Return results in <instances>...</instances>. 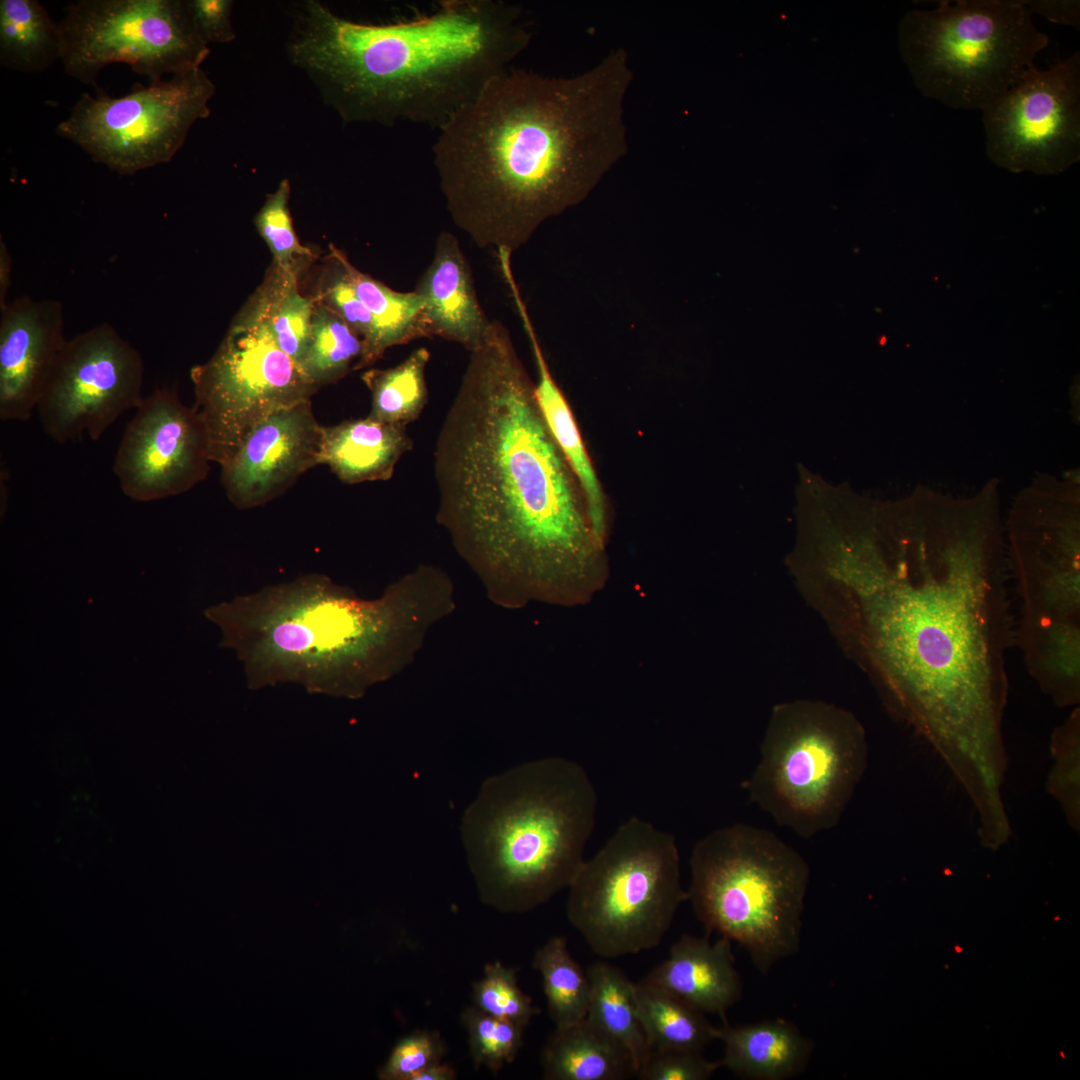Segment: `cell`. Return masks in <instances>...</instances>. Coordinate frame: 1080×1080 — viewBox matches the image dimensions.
Segmentation results:
<instances>
[{
	"label": "cell",
	"mask_w": 1080,
	"mask_h": 1080,
	"mask_svg": "<svg viewBox=\"0 0 1080 1080\" xmlns=\"http://www.w3.org/2000/svg\"><path fill=\"white\" fill-rule=\"evenodd\" d=\"M792 561L888 710L966 791L998 787L1015 617L995 487L857 498L818 519Z\"/></svg>",
	"instance_id": "obj_1"
},
{
	"label": "cell",
	"mask_w": 1080,
	"mask_h": 1080,
	"mask_svg": "<svg viewBox=\"0 0 1080 1080\" xmlns=\"http://www.w3.org/2000/svg\"><path fill=\"white\" fill-rule=\"evenodd\" d=\"M437 521L490 598L556 596L602 563L581 486L507 328L470 351L434 449Z\"/></svg>",
	"instance_id": "obj_2"
},
{
	"label": "cell",
	"mask_w": 1080,
	"mask_h": 1080,
	"mask_svg": "<svg viewBox=\"0 0 1080 1080\" xmlns=\"http://www.w3.org/2000/svg\"><path fill=\"white\" fill-rule=\"evenodd\" d=\"M628 55L572 77L510 70L442 127L434 165L453 223L478 247L511 253L582 202L625 155Z\"/></svg>",
	"instance_id": "obj_3"
},
{
	"label": "cell",
	"mask_w": 1080,
	"mask_h": 1080,
	"mask_svg": "<svg viewBox=\"0 0 1080 1080\" xmlns=\"http://www.w3.org/2000/svg\"><path fill=\"white\" fill-rule=\"evenodd\" d=\"M521 14L502 0H446L419 18L364 24L309 0L287 50L345 122L439 129L527 48Z\"/></svg>",
	"instance_id": "obj_4"
},
{
	"label": "cell",
	"mask_w": 1080,
	"mask_h": 1080,
	"mask_svg": "<svg viewBox=\"0 0 1080 1080\" xmlns=\"http://www.w3.org/2000/svg\"><path fill=\"white\" fill-rule=\"evenodd\" d=\"M454 609L439 568L421 566L375 599L320 573L267 585L212 606L206 617L233 650L251 688L281 682L357 698L414 658L429 629Z\"/></svg>",
	"instance_id": "obj_5"
},
{
	"label": "cell",
	"mask_w": 1080,
	"mask_h": 1080,
	"mask_svg": "<svg viewBox=\"0 0 1080 1080\" xmlns=\"http://www.w3.org/2000/svg\"><path fill=\"white\" fill-rule=\"evenodd\" d=\"M597 804L584 768L559 756L486 779L461 821L481 902L526 913L568 888L585 861Z\"/></svg>",
	"instance_id": "obj_6"
},
{
	"label": "cell",
	"mask_w": 1080,
	"mask_h": 1080,
	"mask_svg": "<svg viewBox=\"0 0 1080 1080\" xmlns=\"http://www.w3.org/2000/svg\"><path fill=\"white\" fill-rule=\"evenodd\" d=\"M690 869L688 900L708 933L738 943L763 974L798 952L810 869L794 848L737 823L700 839Z\"/></svg>",
	"instance_id": "obj_7"
},
{
	"label": "cell",
	"mask_w": 1080,
	"mask_h": 1080,
	"mask_svg": "<svg viewBox=\"0 0 1080 1080\" xmlns=\"http://www.w3.org/2000/svg\"><path fill=\"white\" fill-rule=\"evenodd\" d=\"M938 3L905 14L899 49L919 91L953 109L983 110L1048 46L1023 0Z\"/></svg>",
	"instance_id": "obj_8"
},
{
	"label": "cell",
	"mask_w": 1080,
	"mask_h": 1080,
	"mask_svg": "<svg viewBox=\"0 0 1080 1080\" xmlns=\"http://www.w3.org/2000/svg\"><path fill=\"white\" fill-rule=\"evenodd\" d=\"M860 721L822 701L776 705L749 797L780 826L810 838L837 825L867 767Z\"/></svg>",
	"instance_id": "obj_9"
},
{
	"label": "cell",
	"mask_w": 1080,
	"mask_h": 1080,
	"mask_svg": "<svg viewBox=\"0 0 1080 1080\" xmlns=\"http://www.w3.org/2000/svg\"><path fill=\"white\" fill-rule=\"evenodd\" d=\"M568 889L569 922L608 959L658 946L688 900L675 837L635 816L583 862Z\"/></svg>",
	"instance_id": "obj_10"
},
{
	"label": "cell",
	"mask_w": 1080,
	"mask_h": 1080,
	"mask_svg": "<svg viewBox=\"0 0 1080 1080\" xmlns=\"http://www.w3.org/2000/svg\"><path fill=\"white\" fill-rule=\"evenodd\" d=\"M212 462L229 460L246 436L275 412L310 400L313 384L276 344L248 299L214 354L190 371Z\"/></svg>",
	"instance_id": "obj_11"
},
{
	"label": "cell",
	"mask_w": 1080,
	"mask_h": 1080,
	"mask_svg": "<svg viewBox=\"0 0 1080 1080\" xmlns=\"http://www.w3.org/2000/svg\"><path fill=\"white\" fill-rule=\"evenodd\" d=\"M59 28L66 73L97 90L99 72L113 63L153 82L200 68L210 53L186 0H80Z\"/></svg>",
	"instance_id": "obj_12"
},
{
	"label": "cell",
	"mask_w": 1080,
	"mask_h": 1080,
	"mask_svg": "<svg viewBox=\"0 0 1080 1080\" xmlns=\"http://www.w3.org/2000/svg\"><path fill=\"white\" fill-rule=\"evenodd\" d=\"M215 86L195 69L139 86L123 97L82 93L56 132L111 170L132 175L169 162L191 126L208 117Z\"/></svg>",
	"instance_id": "obj_13"
},
{
	"label": "cell",
	"mask_w": 1080,
	"mask_h": 1080,
	"mask_svg": "<svg viewBox=\"0 0 1080 1080\" xmlns=\"http://www.w3.org/2000/svg\"><path fill=\"white\" fill-rule=\"evenodd\" d=\"M1019 599L1014 630L1080 627V512L1076 483L1041 478L1015 501L1005 528Z\"/></svg>",
	"instance_id": "obj_14"
},
{
	"label": "cell",
	"mask_w": 1080,
	"mask_h": 1080,
	"mask_svg": "<svg viewBox=\"0 0 1080 1080\" xmlns=\"http://www.w3.org/2000/svg\"><path fill=\"white\" fill-rule=\"evenodd\" d=\"M982 112L985 151L1011 172L1057 174L1080 159V52L1029 69Z\"/></svg>",
	"instance_id": "obj_15"
},
{
	"label": "cell",
	"mask_w": 1080,
	"mask_h": 1080,
	"mask_svg": "<svg viewBox=\"0 0 1080 1080\" xmlns=\"http://www.w3.org/2000/svg\"><path fill=\"white\" fill-rule=\"evenodd\" d=\"M143 376L140 353L110 324L66 340L38 401L43 431L57 443L98 440L141 403Z\"/></svg>",
	"instance_id": "obj_16"
},
{
	"label": "cell",
	"mask_w": 1080,
	"mask_h": 1080,
	"mask_svg": "<svg viewBox=\"0 0 1080 1080\" xmlns=\"http://www.w3.org/2000/svg\"><path fill=\"white\" fill-rule=\"evenodd\" d=\"M210 445L194 407L169 389L143 397L127 424L113 465L123 493L150 502L182 494L209 472Z\"/></svg>",
	"instance_id": "obj_17"
},
{
	"label": "cell",
	"mask_w": 1080,
	"mask_h": 1080,
	"mask_svg": "<svg viewBox=\"0 0 1080 1080\" xmlns=\"http://www.w3.org/2000/svg\"><path fill=\"white\" fill-rule=\"evenodd\" d=\"M322 427L310 400L258 424L221 467L228 499L240 509L270 502L319 464Z\"/></svg>",
	"instance_id": "obj_18"
},
{
	"label": "cell",
	"mask_w": 1080,
	"mask_h": 1080,
	"mask_svg": "<svg viewBox=\"0 0 1080 1080\" xmlns=\"http://www.w3.org/2000/svg\"><path fill=\"white\" fill-rule=\"evenodd\" d=\"M1 312L0 419L27 421L66 342L63 307L22 296Z\"/></svg>",
	"instance_id": "obj_19"
},
{
	"label": "cell",
	"mask_w": 1080,
	"mask_h": 1080,
	"mask_svg": "<svg viewBox=\"0 0 1080 1080\" xmlns=\"http://www.w3.org/2000/svg\"><path fill=\"white\" fill-rule=\"evenodd\" d=\"M414 291L425 301L428 336L456 342L469 352L482 343L491 320L479 303L469 262L452 233L443 231L437 237L433 259Z\"/></svg>",
	"instance_id": "obj_20"
},
{
	"label": "cell",
	"mask_w": 1080,
	"mask_h": 1080,
	"mask_svg": "<svg viewBox=\"0 0 1080 1080\" xmlns=\"http://www.w3.org/2000/svg\"><path fill=\"white\" fill-rule=\"evenodd\" d=\"M731 941L721 937L711 943L706 937L682 935L670 948L668 957L643 979L675 995L704 1014L726 1011L742 995V983L734 966Z\"/></svg>",
	"instance_id": "obj_21"
},
{
	"label": "cell",
	"mask_w": 1080,
	"mask_h": 1080,
	"mask_svg": "<svg viewBox=\"0 0 1080 1080\" xmlns=\"http://www.w3.org/2000/svg\"><path fill=\"white\" fill-rule=\"evenodd\" d=\"M510 296L529 339L538 379L535 395L545 423L560 448L585 496L593 532L605 545L608 528V503L596 469L589 456L573 412L554 380L538 341L526 304L518 288Z\"/></svg>",
	"instance_id": "obj_22"
},
{
	"label": "cell",
	"mask_w": 1080,
	"mask_h": 1080,
	"mask_svg": "<svg viewBox=\"0 0 1080 1080\" xmlns=\"http://www.w3.org/2000/svg\"><path fill=\"white\" fill-rule=\"evenodd\" d=\"M413 447L407 426L369 416L322 427L319 464L344 483L386 481Z\"/></svg>",
	"instance_id": "obj_23"
},
{
	"label": "cell",
	"mask_w": 1080,
	"mask_h": 1080,
	"mask_svg": "<svg viewBox=\"0 0 1080 1080\" xmlns=\"http://www.w3.org/2000/svg\"><path fill=\"white\" fill-rule=\"evenodd\" d=\"M716 1040L724 1044L719 1060L738 1077L785 1080L799 1075L810 1061L814 1045L785 1019L717 1027Z\"/></svg>",
	"instance_id": "obj_24"
},
{
	"label": "cell",
	"mask_w": 1080,
	"mask_h": 1080,
	"mask_svg": "<svg viewBox=\"0 0 1080 1080\" xmlns=\"http://www.w3.org/2000/svg\"><path fill=\"white\" fill-rule=\"evenodd\" d=\"M541 1063L545 1080H623L636 1076L628 1052L586 1017L555 1028Z\"/></svg>",
	"instance_id": "obj_25"
},
{
	"label": "cell",
	"mask_w": 1080,
	"mask_h": 1080,
	"mask_svg": "<svg viewBox=\"0 0 1080 1080\" xmlns=\"http://www.w3.org/2000/svg\"><path fill=\"white\" fill-rule=\"evenodd\" d=\"M586 973L590 981L586 1018L628 1052L637 1076L651 1048L638 1017L634 983L605 961L591 964Z\"/></svg>",
	"instance_id": "obj_26"
},
{
	"label": "cell",
	"mask_w": 1080,
	"mask_h": 1080,
	"mask_svg": "<svg viewBox=\"0 0 1080 1080\" xmlns=\"http://www.w3.org/2000/svg\"><path fill=\"white\" fill-rule=\"evenodd\" d=\"M306 263L283 267L272 262L249 300L264 317L277 346L301 365L309 343L315 296H304L298 277ZM301 368V367H300Z\"/></svg>",
	"instance_id": "obj_27"
},
{
	"label": "cell",
	"mask_w": 1080,
	"mask_h": 1080,
	"mask_svg": "<svg viewBox=\"0 0 1080 1080\" xmlns=\"http://www.w3.org/2000/svg\"><path fill=\"white\" fill-rule=\"evenodd\" d=\"M61 60L59 23L37 0L0 1V63L21 72H39Z\"/></svg>",
	"instance_id": "obj_28"
},
{
	"label": "cell",
	"mask_w": 1080,
	"mask_h": 1080,
	"mask_svg": "<svg viewBox=\"0 0 1080 1080\" xmlns=\"http://www.w3.org/2000/svg\"><path fill=\"white\" fill-rule=\"evenodd\" d=\"M637 1013L651 1049L702 1052L716 1040L705 1014L644 979L634 983Z\"/></svg>",
	"instance_id": "obj_29"
},
{
	"label": "cell",
	"mask_w": 1080,
	"mask_h": 1080,
	"mask_svg": "<svg viewBox=\"0 0 1080 1080\" xmlns=\"http://www.w3.org/2000/svg\"><path fill=\"white\" fill-rule=\"evenodd\" d=\"M429 359L427 348L419 347L394 367L364 372L362 380L371 392L368 416L406 426L418 419L428 400L425 371Z\"/></svg>",
	"instance_id": "obj_30"
},
{
	"label": "cell",
	"mask_w": 1080,
	"mask_h": 1080,
	"mask_svg": "<svg viewBox=\"0 0 1080 1080\" xmlns=\"http://www.w3.org/2000/svg\"><path fill=\"white\" fill-rule=\"evenodd\" d=\"M342 262L356 295L377 323L383 352L428 336L423 316L425 301L417 292L389 288L354 267L343 253Z\"/></svg>",
	"instance_id": "obj_31"
},
{
	"label": "cell",
	"mask_w": 1080,
	"mask_h": 1080,
	"mask_svg": "<svg viewBox=\"0 0 1080 1080\" xmlns=\"http://www.w3.org/2000/svg\"><path fill=\"white\" fill-rule=\"evenodd\" d=\"M532 967L542 978L547 1009L555 1028L584 1019L590 998V981L573 959L563 936L551 937L533 957Z\"/></svg>",
	"instance_id": "obj_32"
},
{
	"label": "cell",
	"mask_w": 1080,
	"mask_h": 1080,
	"mask_svg": "<svg viewBox=\"0 0 1080 1080\" xmlns=\"http://www.w3.org/2000/svg\"><path fill=\"white\" fill-rule=\"evenodd\" d=\"M363 342L333 310L316 300L305 357L300 365L316 386L334 383L354 368Z\"/></svg>",
	"instance_id": "obj_33"
},
{
	"label": "cell",
	"mask_w": 1080,
	"mask_h": 1080,
	"mask_svg": "<svg viewBox=\"0 0 1080 1080\" xmlns=\"http://www.w3.org/2000/svg\"><path fill=\"white\" fill-rule=\"evenodd\" d=\"M322 276L316 300L338 314L363 342V352L353 370L375 363L384 352L377 323L356 295L342 262V252L331 246L330 265Z\"/></svg>",
	"instance_id": "obj_34"
},
{
	"label": "cell",
	"mask_w": 1080,
	"mask_h": 1080,
	"mask_svg": "<svg viewBox=\"0 0 1080 1080\" xmlns=\"http://www.w3.org/2000/svg\"><path fill=\"white\" fill-rule=\"evenodd\" d=\"M460 1021L467 1032L475 1069L485 1066L496 1074L521 1049L525 1028L516 1023L494 1017L473 1005L461 1012Z\"/></svg>",
	"instance_id": "obj_35"
},
{
	"label": "cell",
	"mask_w": 1080,
	"mask_h": 1080,
	"mask_svg": "<svg viewBox=\"0 0 1080 1080\" xmlns=\"http://www.w3.org/2000/svg\"><path fill=\"white\" fill-rule=\"evenodd\" d=\"M1080 712L1074 708L1071 715L1057 728L1051 737L1054 765L1047 780V788L1061 804L1075 829L1079 828V747Z\"/></svg>",
	"instance_id": "obj_36"
},
{
	"label": "cell",
	"mask_w": 1080,
	"mask_h": 1080,
	"mask_svg": "<svg viewBox=\"0 0 1080 1080\" xmlns=\"http://www.w3.org/2000/svg\"><path fill=\"white\" fill-rule=\"evenodd\" d=\"M472 1002L483 1012L524 1028L539 1012L519 987L516 970L498 961L486 964L483 976L473 983Z\"/></svg>",
	"instance_id": "obj_37"
},
{
	"label": "cell",
	"mask_w": 1080,
	"mask_h": 1080,
	"mask_svg": "<svg viewBox=\"0 0 1080 1080\" xmlns=\"http://www.w3.org/2000/svg\"><path fill=\"white\" fill-rule=\"evenodd\" d=\"M290 190L288 179H283L276 190L267 195L253 219L257 232L272 253L273 262L283 267L307 263L314 255L300 244L294 230L289 209Z\"/></svg>",
	"instance_id": "obj_38"
},
{
	"label": "cell",
	"mask_w": 1080,
	"mask_h": 1080,
	"mask_svg": "<svg viewBox=\"0 0 1080 1080\" xmlns=\"http://www.w3.org/2000/svg\"><path fill=\"white\" fill-rule=\"evenodd\" d=\"M446 1045L436 1031L417 1030L399 1039L378 1072L382 1080H412L431 1064L442 1061Z\"/></svg>",
	"instance_id": "obj_39"
},
{
	"label": "cell",
	"mask_w": 1080,
	"mask_h": 1080,
	"mask_svg": "<svg viewBox=\"0 0 1080 1080\" xmlns=\"http://www.w3.org/2000/svg\"><path fill=\"white\" fill-rule=\"evenodd\" d=\"M720 1062L706 1059L702 1052L687 1049H651L637 1073L641 1080H706Z\"/></svg>",
	"instance_id": "obj_40"
},
{
	"label": "cell",
	"mask_w": 1080,
	"mask_h": 1080,
	"mask_svg": "<svg viewBox=\"0 0 1080 1080\" xmlns=\"http://www.w3.org/2000/svg\"><path fill=\"white\" fill-rule=\"evenodd\" d=\"M186 5L195 30L206 45L235 40L231 22L233 1L186 0Z\"/></svg>",
	"instance_id": "obj_41"
},
{
	"label": "cell",
	"mask_w": 1080,
	"mask_h": 1080,
	"mask_svg": "<svg viewBox=\"0 0 1080 1080\" xmlns=\"http://www.w3.org/2000/svg\"><path fill=\"white\" fill-rule=\"evenodd\" d=\"M1023 2L1031 14L1036 13L1056 24L1069 25L1077 29L1080 27V2L1078 0H1023Z\"/></svg>",
	"instance_id": "obj_42"
},
{
	"label": "cell",
	"mask_w": 1080,
	"mask_h": 1080,
	"mask_svg": "<svg viewBox=\"0 0 1080 1080\" xmlns=\"http://www.w3.org/2000/svg\"><path fill=\"white\" fill-rule=\"evenodd\" d=\"M12 274V258L7 249V246L3 242V238H0V307L1 310L8 304L6 296L11 284Z\"/></svg>",
	"instance_id": "obj_43"
},
{
	"label": "cell",
	"mask_w": 1080,
	"mask_h": 1080,
	"mask_svg": "<svg viewBox=\"0 0 1080 1080\" xmlns=\"http://www.w3.org/2000/svg\"><path fill=\"white\" fill-rule=\"evenodd\" d=\"M456 1070L442 1061L429 1065L413 1076L412 1080H454Z\"/></svg>",
	"instance_id": "obj_44"
}]
</instances>
